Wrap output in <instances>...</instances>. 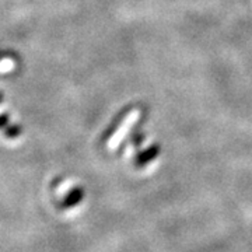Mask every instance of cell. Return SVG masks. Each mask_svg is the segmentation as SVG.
Returning a JSON list of instances; mask_svg holds the SVG:
<instances>
[{"mask_svg":"<svg viewBox=\"0 0 252 252\" xmlns=\"http://www.w3.org/2000/svg\"><path fill=\"white\" fill-rule=\"evenodd\" d=\"M160 153V146L158 144H153V146H150L147 150H144L142 153L137 156V158H136V162L139 164V165H143L146 162H149L150 160H153L154 157H157V154Z\"/></svg>","mask_w":252,"mask_h":252,"instance_id":"cell-1","label":"cell"},{"mask_svg":"<svg viewBox=\"0 0 252 252\" xmlns=\"http://www.w3.org/2000/svg\"><path fill=\"white\" fill-rule=\"evenodd\" d=\"M16 67V62L10 58H4L0 61V73H10L11 70H14Z\"/></svg>","mask_w":252,"mask_h":252,"instance_id":"cell-2","label":"cell"},{"mask_svg":"<svg viewBox=\"0 0 252 252\" xmlns=\"http://www.w3.org/2000/svg\"><path fill=\"white\" fill-rule=\"evenodd\" d=\"M1 112H3V108H0V115H1Z\"/></svg>","mask_w":252,"mask_h":252,"instance_id":"cell-3","label":"cell"}]
</instances>
